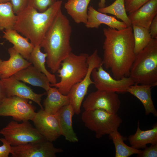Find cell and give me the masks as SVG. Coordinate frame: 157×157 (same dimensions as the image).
<instances>
[{
	"label": "cell",
	"mask_w": 157,
	"mask_h": 157,
	"mask_svg": "<svg viewBox=\"0 0 157 157\" xmlns=\"http://www.w3.org/2000/svg\"><path fill=\"white\" fill-rule=\"evenodd\" d=\"M2 37L13 45V47L25 59L28 60L31 53L34 47L28 40L20 35L14 29L3 31Z\"/></svg>",
	"instance_id": "obj_22"
},
{
	"label": "cell",
	"mask_w": 157,
	"mask_h": 157,
	"mask_svg": "<svg viewBox=\"0 0 157 157\" xmlns=\"http://www.w3.org/2000/svg\"><path fill=\"white\" fill-rule=\"evenodd\" d=\"M149 31L152 38H157V15L152 20L149 27Z\"/></svg>",
	"instance_id": "obj_35"
},
{
	"label": "cell",
	"mask_w": 157,
	"mask_h": 157,
	"mask_svg": "<svg viewBox=\"0 0 157 157\" xmlns=\"http://www.w3.org/2000/svg\"><path fill=\"white\" fill-rule=\"evenodd\" d=\"M150 0H124L125 9L129 14L137 10Z\"/></svg>",
	"instance_id": "obj_31"
},
{
	"label": "cell",
	"mask_w": 157,
	"mask_h": 157,
	"mask_svg": "<svg viewBox=\"0 0 157 157\" xmlns=\"http://www.w3.org/2000/svg\"><path fill=\"white\" fill-rule=\"evenodd\" d=\"M152 87L149 85L135 84L130 86L127 92L133 95L140 101L144 107L146 115L152 113L154 116L157 117V111L151 97Z\"/></svg>",
	"instance_id": "obj_21"
},
{
	"label": "cell",
	"mask_w": 157,
	"mask_h": 157,
	"mask_svg": "<svg viewBox=\"0 0 157 157\" xmlns=\"http://www.w3.org/2000/svg\"><path fill=\"white\" fill-rule=\"evenodd\" d=\"M139 121L135 134L130 135L128 140L131 147L137 149H144L147 144H157V124L154 125L151 129L142 130L139 127Z\"/></svg>",
	"instance_id": "obj_20"
},
{
	"label": "cell",
	"mask_w": 157,
	"mask_h": 157,
	"mask_svg": "<svg viewBox=\"0 0 157 157\" xmlns=\"http://www.w3.org/2000/svg\"><path fill=\"white\" fill-rule=\"evenodd\" d=\"M81 119L86 127L95 132L97 138L117 130L122 122L117 113H111L101 109L85 110Z\"/></svg>",
	"instance_id": "obj_6"
},
{
	"label": "cell",
	"mask_w": 157,
	"mask_h": 157,
	"mask_svg": "<svg viewBox=\"0 0 157 157\" xmlns=\"http://www.w3.org/2000/svg\"><path fill=\"white\" fill-rule=\"evenodd\" d=\"M35 128L47 140L55 141L61 133L58 122L55 115L50 114L41 109L32 119Z\"/></svg>",
	"instance_id": "obj_13"
},
{
	"label": "cell",
	"mask_w": 157,
	"mask_h": 157,
	"mask_svg": "<svg viewBox=\"0 0 157 157\" xmlns=\"http://www.w3.org/2000/svg\"><path fill=\"white\" fill-rule=\"evenodd\" d=\"M57 1V0H28V6L34 8L40 12H42Z\"/></svg>",
	"instance_id": "obj_30"
},
{
	"label": "cell",
	"mask_w": 157,
	"mask_h": 157,
	"mask_svg": "<svg viewBox=\"0 0 157 157\" xmlns=\"http://www.w3.org/2000/svg\"><path fill=\"white\" fill-rule=\"evenodd\" d=\"M72 32L69 21L61 10L40 45L47 54V66L53 73L57 72L62 61L72 52L70 43Z\"/></svg>",
	"instance_id": "obj_2"
},
{
	"label": "cell",
	"mask_w": 157,
	"mask_h": 157,
	"mask_svg": "<svg viewBox=\"0 0 157 157\" xmlns=\"http://www.w3.org/2000/svg\"><path fill=\"white\" fill-rule=\"evenodd\" d=\"M121 101L116 93L97 90L90 93L83 104L85 110L101 109L112 113H117Z\"/></svg>",
	"instance_id": "obj_11"
},
{
	"label": "cell",
	"mask_w": 157,
	"mask_h": 157,
	"mask_svg": "<svg viewBox=\"0 0 157 157\" xmlns=\"http://www.w3.org/2000/svg\"><path fill=\"white\" fill-rule=\"evenodd\" d=\"M1 38V36H0V39Z\"/></svg>",
	"instance_id": "obj_39"
},
{
	"label": "cell",
	"mask_w": 157,
	"mask_h": 157,
	"mask_svg": "<svg viewBox=\"0 0 157 157\" xmlns=\"http://www.w3.org/2000/svg\"><path fill=\"white\" fill-rule=\"evenodd\" d=\"M103 32L105 39L103 65L110 70L116 79L129 76L136 55L132 26L119 30L108 27Z\"/></svg>",
	"instance_id": "obj_1"
},
{
	"label": "cell",
	"mask_w": 157,
	"mask_h": 157,
	"mask_svg": "<svg viewBox=\"0 0 157 157\" xmlns=\"http://www.w3.org/2000/svg\"><path fill=\"white\" fill-rule=\"evenodd\" d=\"M8 52L10 56L8 60H4L0 59V79L8 78L32 64L13 47L8 49Z\"/></svg>",
	"instance_id": "obj_15"
},
{
	"label": "cell",
	"mask_w": 157,
	"mask_h": 157,
	"mask_svg": "<svg viewBox=\"0 0 157 157\" xmlns=\"http://www.w3.org/2000/svg\"><path fill=\"white\" fill-rule=\"evenodd\" d=\"M14 76L20 81L33 86L41 87L47 92L51 87L50 82L46 75L32 64L18 72Z\"/></svg>",
	"instance_id": "obj_19"
},
{
	"label": "cell",
	"mask_w": 157,
	"mask_h": 157,
	"mask_svg": "<svg viewBox=\"0 0 157 157\" xmlns=\"http://www.w3.org/2000/svg\"><path fill=\"white\" fill-rule=\"evenodd\" d=\"M109 138L113 140L114 144L115 157H128L134 154H138L142 150L134 149L126 145L124 142L125 138L116 130L109 135Z\"/></svg>",
	"instance_id": "obj_26"
},
{
	"label": "cell",
	"mask_w": 157,
	"mask_h": 157,
	"mask_svg": "<svg viewBox=\"0 0 157 157\" xmlns=\"http://www.w3.org/2000/svg\"><path fill=\"white\" fill-rule=\"evenodd\" d=\"M91 76L97 90L110 92L126 93L130 86L134 84L129 76L119 79L114 78L104 69L102 65L94 69Z\"/></svg>",
	"instance_id": "obj_10"
},
{
	"label": "cell",
	"mask_w": 157,
	"mask_h": 157,
	"mask_svg": "<svg viewBox=\"0 0 157 157\" xmlns=\"http://www.w3.org/2000/svg\"><path fill=\"white\" fill-rule=\"evenodd\" d=\"M88 56L86 53L77 55L71 52L63 60L61 68L57 71L60 78V81L50 84V86L56 87L62 94L67 95L71 87L80 82L85 76L88 70Z\"/></svg>",
	"instance_id": "obj_5"
},
{
	"label": "cell",
	"mask_w": 157,
	"mask_h": 157,
	"mask_svg": "<svg viewBox=\"0 0 157 157\" xmlns=\"http://www.w3.org/2000/svg\"><path fill=\"white\" fill-rule=\"evenodd\" d=\"M74 114L73 107L69 104L62 107L55 114L58 122L61 135L67 141L73 143L78 141L72 126V117Z\"/></svg>",
	"instance_id": "obj_18"
},
{
	"label": "cell",
	"mask_w": 157,
	"mask_h": 157,
	"mask_svg": "<svg viewBox=\"0 0 157 157\" xmlns=\"http://www.w3.org/2000/svg\"></svg>",
	"instance_id": "obj_40"
},
{
	"label": "cell",
	"mask_w": 157,
	"mask_h": 157,
	"mask_svg": "<svg viewBox=\"0 0 157 157\" xmlns=\"http://www.w3.org/2000/svg\"><path fill=\"white\" fill-rule=\"evenodd\" d=\"M106 0H100L98 3L99 8H103L106 6Z\"/></svg>",
	"instance_id": "obj_37"
},
{
	"label": "cell",
	"mask_w": 157,
	"mask_h": 157,
	"mask_svg": "<svg viewBox=\"0 0 157 157\" xmlns=\"http://www.w3.org/2000/svg\"><path fill=\"white\" fill-rule=\"evenodd\" d=\"M106 25L111 28L119 30L127 27L122 21L117 20L115 16L108 15L95 9L93 7H88L87 19L85 24L88 28H98L101 24Z\"/></svg>",
	"instance_id": "obj_16"
},
{
	"label": "cell",
	"mask_w": 157,
	"mask_h": 157,
	"mask_svg": "<svg viewBox=\"0 0 157 157\" xmlns=\"http://www.w3.org/2000/svg\"><path fill=\"white\" fill-rule=\"evenodd\" d=\"M91 0H68L64 5L67 14L78 24L86 23L88 6Z\"/></svg>",
	"instance_id": "obj_24"
},
{
	"label": "cell",
	"mask_w": 157,
	"mask_h": 157,
	"mask_svg": "<svg viewBox=\"0 0 157 157\" xmlns=\"http://www.w3.org/2000/svg\"><path fill=\"white\" fill-rule=\"evenodd\" d=\"M4 86L6 97L16 96L30 99L44 109L41 104L42 97L45 93L38 94L25 83L17 79L13 75L5 79H0Z\"/></svg>",
	"instance_id": "obj_14"
},
{
	"label": "cell",
	"mask_w": 157,
	"mask_h": 157,
	"mask_svg": "<svg viewBox=\"0 0 157 157\" xmlns=\"http://www.w3.org/2000/svg\"><path fill=\"white\" fill-rule=\"evenodd\" d=\"M17 18L10 2L0 3V31L13 29Z\"/></svg>",
	"instance_id": "obj_27"
},
{
	"label": "cell",
	"mask_w": 157,
	"mask_h": 157,
	"mask_svg": "<svg viewBox=\"0 0 157 157\" xmlns=\"http://www.w3.org/2000/svg\"><path fill=\"white\" fill-rule=\"evenodd\" d=\"M12 157H55L57 153L63 151L55 147L52 142L46 140L25 144L12 146Z\"/></svg>",
	"instance_id": "obj_12"
},
{
	"label": "cell",
	"mask_w": 157,
	"mask_h": 157,
	"mask_svg": "<svg viewBox=\"0 0 157 157\" xmlns=\"http://www.w3.org/2000/svg\"><path fill=\"white\" fill-rule=\"evenodd\" d=\"M0 134L12 146L43 141L46 140L28 121L19 123L11 121L0 130Z\"/></svg>",
	"instance_id": "obj_7"
},
{
	"label": "cell",
	"mask_w": 157,
	"mask_h": 157,
	"mask_svg": "<svg viewBox=\"0 0 157 157\" xmlns=\"http://www.w3.org/2000/svg\"><path fill=\"white\" fill-rule=\"evenodd\" d=\"M87 63L88 68L85 76L80 82L71 87L67 94L70 99L69 104L73 107L76 115L79 114L81 112V106L89 86L94 84L91 78L93 69L103 65L102 59L99 56L97 49L90 55H89Z\"/></svg>",
	"instance_id": "obj_8"
},
{
	"label": "cell",
	"mask_w": 157,
	"mask_h": 157,
	"mask_svg": "<svg viewBox=\"0 0 157 157\" xmlns=\"http://www.w3.org/2000/svg\"><path fill=\"white\" fill-rule=\"evenodd\" d=\"M134 40V52L136 54L146 47L151 37L149 29L144 27L132 25Z\"/></svg>",
	"instance_id": "obj_29"
},
{
	"label": "cell",
	"mask_w": 157,
	"mask_h": 157,
	"mask_svg": "<svg viewBox=\"0 0 157 157\" xmlns=\"http://www.w3.org/2000/svg\"><path fill=\"white\" fill-rule=\"evenodd\" d=\"M141 152L137 154L139 157H157V144H151L149 147H146Z\"/></svg>",
	"instance_id": "obj_33"
},
{
	"label": "cell",
	"mask_w": 157,
	"mask_h": 157,
	"mask_svg": "<svg viewBox=\"0 0 157 157\" xmlns=\"http://www.w3.org/2000/svg\"><path fill=\"white\" fill-rule=\"evenodd\" d=\"M47 93L43 105L44 110L48 113L55 115L62 107L70 104L68 95L63 94L56 87H51Z\"/></svg>",
	"instance_id": "obj_23"
},
{
	"label": "cell",
	"mask_w": 157,
	"mask_h": 157,
	"mask_svg": "<svg viewBox=\"0 0 157 157\" xmlns=\"http://www.w3.org/2000/svg\"><path fill=\"white\" fill-rule=\"evenodd\" d=\"M41 48L40 45L34 46L28 60L36 68L46 75L51 84L55 83H57L55 75L48 71L45 66L47 54L41 52Z\"/></svg>",
	"instance_id": "obj_25"
},
{
	"label": "cell",
	"mask_w": 157,
	"mask_h": 157,
	"mask_svg": "<svg viewBox=\"0 0 157 157\" xmlns=\"http://www.w3.org/2000/svg\"><path fill=\"white\" fill-rule=\"evenodd\" d=\"M129 14L128 17L132 25L149 29L152 20L157 15V0H150L137 10Z\"/></svg>",
	"instance_id": "obj_17"
},
{
	"label": "cell",
	"mask_w": 157,
	"mask_h": 157,
	"mask_svg": "<svg viewBox=\"0 0 157 157\" xmlns=\"http://www.w3.org/2000/svg\"><path fill=\"white\" fill-rule=\"evenodd\" d=\"M0 141L3 143L0 146V157H8L12 153V146L5 138H0Z\"/></svg>",
	"instance_id": "obj_34"
},
{
	"label": "cell",
	"mask_w": 157,
	"mask_h": 157,
	"mask_svg": "<svg viewBox=\"0 0 157 157\" xmlns=\"http://www.w3.org/2000/svg\"><path fill=\"white\" fill-rule=\"evenodd\" d=\"M28 0H10L13 11L16 15L25 9L28 6Z\"/></svg>",
	"instance_id": "obj_32"
},
{
	"label": "cell",
	"mask_w": 157,
	"mask_h": 157,
	"mask_svg": "<svg viewBox=\"0 0 157 157\" xmlns=\"http://www.w3.org/2000/svg\"><path fill=\"white\" fill-rule=\"evenodd\" d=\"M99 12L105 14H110L121 19L127 27L132 26L125 9L124 0H115L111 5L103 8H99Z\"/></svg>",
	"instance_id": "obj_28"
},
{
	"label": "cell",
	"mask_w": 157,
	"mask_h": 157,
	"mask_svg": "<svg viewBox=\"0 0 157 157\" xmlns=\"http://www.w3.org/2000/svg\"><path fill=\"white\" fill-rule=\"evenodd\" d=\"M134 84L157 85V38L136 54L129 76Z\"/></svg>",
	"instance_id": "obj_4"
},
{
	"label": "cell",
	"mask_w": 157,
	"mask_h": 157,
	"mask_svg": "<svg viewBox=\"0 0 157 157\" xmlns=\"http://www.w3.org/2000/svg\"><path fill=\"white\" fill-rule=\"evenodd\" d=\"M6 97V95L5 88L2 81L0 79V104Z\"/></svg>",
	"instance_id": "obj_36"
},
{
	"label": "cell",
	"mask_w": 157,
	"mask_h": 157,
	"mask_svg": "<svg viewBox=\"0 0 157 157\" xmlns=\"http://www.w3.org/2000/svg\"><path fill=\"white\" fill-rule=\"evenodd\" d=\"M28 100L16 96L5 97L0 104V116H11L16 121L32 120L36 108Z\"/></svg>",
	"instance_id": "obj_9"
},
{
	"label": "cell",
	"mask_w": 157,
	"mask_h": 157,
	"mask_svg": "<svg viewBox=\"0 0 157 157\" xmlns=\"http://www.w3.org/2000/svg\"><path fill=\"white\" fill-rule=\"evenodd\" d=\"M10 1V0H0V3Z\"/></svg>",
	"instance_id": "obj_38"
},
{
	"label": "cell",
	"mask_w": 157,
	"mask_h": 157,
	"mask_svg": "<svg viewBox=\"0 0 157 157\" xmlns=\"http://www.w3.org/2000/svg\"><path fill=\"white\" fill-rule=\"evenodd\" d=\"M63 1L58 0L44 11L38 12L28 6L17 15L13 29L29 40L34 46L40 45L59 11Z\"/></svg>",
	"instance_id": "obj_3"
}]
</instances>
